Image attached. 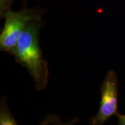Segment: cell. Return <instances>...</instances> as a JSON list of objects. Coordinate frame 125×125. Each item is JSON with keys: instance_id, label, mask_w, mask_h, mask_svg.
<instances>
[{"instance_id": "obj_6", "label": "cell", "mask_w": 125, "mask_h": 125, "mask_svg": "<svg viewBox=\"0 0 125 125\" xmlns=\"http://www.w3.org/2000/svg\"><path fill=\"white\" fill-rule=\"evenodd\" d=\"M117 118H118V122L120 125H125V115H120L117 114Z\"/></svg>"}, {"instance_id": "obj_7", "label": "cell", "mask_w": 125, "mask_h": 125, "mask_svg": "<svg viewBox=\"0 0 125 125\" xmlns=\"http://www.w3.org/2000/svg\"><path fill=\"white\" fill-rule=\"evenodd\" d=\"M27 0H24V5H27Z\"/></svg>"}, {"instance_id": "obj_1", "label": "cell", "mask_w": 125, "mask_h": 125, "mask_svg": "<svg viewBox=\"0 0 125 125\" xmlns=\"http://www.w3.org/2000/svg\"><path fill=\"white\" fill-rule=\"evenodd\" d=\"M43 24L41 18L31 21L16 46L9 53L15 57L16 62L27 68L35 82L37 90L45 89L49 74L48 62L43 58L39 42L40 30Z\"/></svg>"}, {"instance_id": "obj_5", "label": "cell", "mask_w": 125, "mask_h": 125, "mask_svg": "<svg viewBox=\"0 0 125 125\" xmlns=\"http://www.w3.org/2000/svg\"><path fill=\"white\" fill-rule=\"evenodd\" d=\"M14 0H0V16L2 18L5 12L10 9Z\"/></svg>"}, {"instance_id": "obj_3", "label": "cell", "mask_w": 125, "mask_h": 125, "mask_svg": "<svg viewBox=\"0 0 125 125\" xmlns=\"http://www.w3.org/2000/svg\"><path fill=\"white\" fill-rule=\"evenodd\" d=\"M101 100L97 113L90 119L92 125H102L111 117L117 115V77L114 70L107 73L101 86Z\"/></svg>"}, {"instance_id": "obj_4", "label": "cell", "mask_w": 125, "mask_h": 125, "mask_svg": "<svg viewBox=\"0 0 125 125\" xmlns=\"http://www.w3.org/2000/svg\"><path fill=\"white\" fill-rule=\"evenodd\" d=\"M0 125H18L7 106L6 99L1 101L0 104Z\"/></svg>"}, {"instance_id": "obj_2", "label": "cell", "mask_w": 125, "mask_h": 125, "mask_svg": "<svg viewBox=\"0 0 125 125\" xmlns=\"http://www.w3.org/2000/svg\"><path fill=\"white\" fill-rule=\"evenodd\" d=\"M43 10L39 7L27 8L24 5L23 8L18 11H13L10 9L5 12L2 18L5 22L0 34L1 51L10 53L16 46L18 40L27 26L31 21L41 18Z\"/></svg>"}]
</instances>
